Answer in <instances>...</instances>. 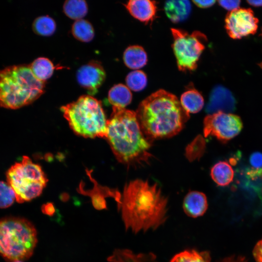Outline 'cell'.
<instances>
[{
  "label": "cell",
  "mask_w": 262,
  "mask_h": 262,
  "mask_svg": "<svg viewBox=\"0 0 262 262\" xmlns=\"http://www.w3.org/2000/svg\"><path fill=\"white\" fill-rule=\"evenodd\" d=\"M168 198L157 183L135 180L124 187L118 209L126 230L137 233L155 230L167 218Z\"/></svg>",
  "instance_id": "obj_1"
},
{
  "label": "cell",
  "mask_w": 262,
  "mask_h": 262,
  "mask_svg": "<svg viewBox=\"0 0 262 262\" xmlns=\"http://www.w3.org/2000/svg\"><path fill=\"white\" fill-rule=\"evenodd\" d=\"M220 5L223 8L233 11L238 9L239 6L240 0H220L218 1Z\"/></svg>",
  "instance_id": "obj_30"
},
{
  "label": "cell",
  "mask_w": 262,
  "mask_h": 262,
  "mask_svg": "<svg viewBox=\"0 0 262 262\" xmlns=\"http://www.w3.org/2000/svg\"><path fill=\"white\" fill-rule=\"evenodd\" d=\"M193 2L200 8H208L212 6L215 2V0H193Z\"/></svg>",
  "instance_id": "obj_32"
},
{
  "label": "cell",
  "mask_w": 262,
  "mask_h": 262,
  "mask_svg": "<svg viewBox=\"0 0 262 262\" xmlns=\"http://www.w3.org/2000/svg\"><path fill=\"white\" fill-rule=\"evenodd\" d=\"M211 261L210 253L208 251L187 249L175 255L170 262H211Z\"/></svg>",
  "instance_id": "obj_22"
},
{
  "label": "cell",
  "mask_w": 262,
  "mask_h": 262,
  "mask_svg": "<svg viewBox=\"0 0 262 262\" xmlns=\"http://www.w3.org/2000/svg\"><path fill=\"white\" fill-rule=\"evenodd\" d=\"M236 101L231 92L224 87H216L212 92L206 110L208 113L234 111Z\"/></svg>",
  "instance_id": "obj_12"
},
{
  "label": "cell",
  "mask_w": 262,
  "mask_h": 262,
  "mask_svg": "<svg viewBox=\"0 0 262 262\" xmlns=\"http://www.w3.org/2000/svg\"><path fill=\"white\" fill-rule=\"evenodd\" d=\"M76 77L79 84L94 95L104 82L106 74L99 62L92 61L79 68Z\"/></svg>",
  "instance_id": "obj_11"
},
{
  "label": "cell",
  "mask_w": 262,
  "mask_h": 262,
  "mask_svg": "<svg viewBox=\"0 0 262 262\" xmlns=\"http://www.w3.org/2000/svg\"><path fill=\"white\" fill-rule=\"evenodd\" d=\"M258 23V20L251 9H237L227 15L225 28L230 37L240 39L255 33Z\"/></svg>",
  "instance_id": "obj_10"
},
{
  "label": "cell",
  "mask_w": 262,
  "mask_h": 262,
  "mask_svg": "<svg viewBox=\"0 0 262 262\" xmlns=\"http://www.w3.org/2000/svg\"><path fill=\"white\" fill-rule=\"evenodd\" d=\"M247 2L253 6H262V0H247Z\"/></svg>",
  "instance_id": "obj_35"
},
{
  "label": "cell",
  "mask_w": 262,
  "mask_h": 262,
  "mask_svg": "<svg viewBox=\"0 0 262 262\" xmlns=\"http://www.w3.org/2000/svg\"><path fill=\"white\" fill-rule=\"evenodd\" d=\"M72 33L77 40L83 42L91 41L94 36V31L91 23L83 19L76 20L72 26Z\"/></svg>",
  "instance_id": "obj_23"
},
{
  "label": "cell",
  "mask_w": 262,
  "mask_h": 262,
  "mask_svg": "<svg viewBox=\"0 0 262 262\" xmlns=\"http://www.w3.org/2000/svg\"><path fill=\"white\" fill-rule=\"evenodd\" d=\"M220 262H247V261L243 256H234L226 258Z\"/></svg>",
  "instance_id": "obj_34"
},
{
  "label": "cell",
  "mask_w": 262,
  "mask_h": 262,
  "mask_svg": "<svg viewBox=\"0 0 262 262\" xmlns=\"http://www.w3.org/2000/svg\"><path fill=\"white\" fill-rule=\"evenodd\" d=\"M37 242L35 228L27 219L15 217L0 219V255L6 260L28 259Z\"/></svg>",
  "instance_id": "obj_6"
},
{
  "label": "cell",
  "mask_w": 262,
  "mask_h": 262,
  "mask_svg": "<svg viewBox=\"0 0 262 262\" xmlns=\"http://www.w3.org/2000/svg\"><path fill=\"white\" fill-rule=\"evenodd\" d=\"M211 176L217 185L225 186L232 181L234 178V171L228 163L220 161L211 168Z\"/></svg>",
  "instance_id": "obj_18"
},
{
  "label": "cell",
  "mask_w": 262,
  "mask_h": 262,
  "mask_svg": "<svg viewBox=\"0 0 262 262\" xmlns=\"http://www.w3.org/2000/svg\"><path fill=\"white\" fill-rule=\"evenodd\" d=\"M243 123L241 118L235 115L218 112L207 115L204 120V135L215 137L225 142L241 131Z\"/></svg>",
  "instance_id": "obj_9"
},
{
  "label": "cell",
  "mask_w": 262,
  "mask_h": 262,
  "mask_svg": "<svg viewBox=\"0 0 262 262\" xmlns=\"http://www.w3.org/2000/svg\"><path fill=\"white\" fill-rule=\"evenodd\" d=\"M44 87L29 66L6 67L0 70V107L16 109L29 105L43 94Z\"/></svg>",
  "instance_id": "obj_4"
},
{
  "label": "cell",
  "mask_w": 262,
  "mask_h": 262,
  "mask_svg": "<svg viewBox=\"0 0 262 262\" xmlns=\"http://www.w3.org/2000/svg\"><path fill=\"white\" fill-rule=\"evenodd\" d=\"M251 165L256 169L262 168V153L256 152L252 154L249 159Z\"/></svg>",
  "instance_id": "obj_29"
},
{
  "label": "cell",
  "mask_w": 262,
  "mask_h": 262,
  "mask_svg": "<svg viewBox=\"0 0 262 262\" xmlns=\"http://www.w3.org/2000/svg\"><path fill=\"white\" fill-rule=\"evenodd\" d=\"M165 14L174 23L186 19L189 16L191 5L188 0H168L164 4Z\"/></svg>",
  "instance_id": "obj_15"
},
{
  "label": "cell",
  "mask_w": 262,
  "mask_h": 262,
  "mask_svg": "<svg viewBox=\"0 0 262 262\" xmlns=\"http://www.w3.org/2000/svg\"><path fill=\"white\" fill-rule=\"evenodd\" d=\"M63 10L68 17L77 20L82 19L86 15L88 7L85 0H69L65 2Z\"/></svg>",
  "instance_id": "obj_24"
},
{
  "label": "cell",
  "mask_w": 262,
  "mask_h": 262,
  "mask_svg": "<svg viewBox=\"0 0 262 262\" xmlns=\"http://www.w3.org/2000/svg\"><path fill=\"white\" fill-rule=\"evenodd\" d=\"M13 262H23L22 261H16Z\"/></svg>",
  "instance_id": "obj_36"
},
{
  "label": "cell",
  "mask_w": 262,
  "mask_h": 262,
  "mask_svg": "<svg viewBox=\"0 0 262 262\" xmlns=\"http://www.w3.org/2000/svg\"><path fill=\"white\" fill-rule=\"evenodd\" d=\"M205 148V141L201 136L197 137L186 148V156L193 161L200 157Z\"/></svg>",
  "instance_id": "obj_28"
},
{
  "label": "cell",
  "mask_w": 262,
  "mask_h": 262,
  "mask_svg": "<svg viewBox=\"0 0 262 262\" xmlns=\"http://www.w3.org/2000/svg\"><path fill=\"white\" fill-rule=\"evenodd\" d=\"M126 66L132 69H138L144 66L147 61V55L144 49L139 46H130L123 54Z\"/></svg>",
  "instance_id": "obj_17"
},
{
  "label": "cell",
  "mask_w": 262,
  "mask_h": 262,
  "mask_svg": "<svg viewBox=\"0 0 262 262\" xmlns=\"http://www.w3.org/2000/svg\"><path fill=\"white\" fill-rule=\"evenodd\" d=\"M110 262H158L156 256L153 253L136 254L127 249H115L108 258Z\"/></svg>",
  "instance_id": "obj_16"
},
{
  "label": "cell",
  "mask_w": 262,
  "mask_h": 262,
  "mask_svg": "<svg viewBox=\"0 0 262 262\" xmlns=\"http://www.w3.org/2000/svg\"><path fill=\"white\" fill-rule=\"evenodd\" d=\"M136 114L142 131L149 140L176 135L190 116L176 96L162 89L143 100Z\"/></svg>",
  "instance_id": "obj_3"
},
{
  "label": "cell",
  "mask_w": 262,
  "mask_h": 262,
  "mask_svg": "<svg viewBox=\"0 0 262 262\" xmlns=\"http://www.w3.org/2000/svg\"><path fill=\"white\" fill-rule=\"evenodd\" d=\"M180 102L183 109L189 114L198 113L204 106L203 97L194 88L184 92L181 96Z\"/></svg>",
  "instance_id": "obj_20"
},
{
  "label": "cell",
  "mask_w": 262,
  "mask_h": 262,
  "mask_svg": "<svg viewBox=\"0 0 262 262\" xmlns=\"http://www.w3.org/2000/svg\"><path fill=\"white\" fill-rule=\"evenodd\" d=\"M43 212L49 215H52L55 212L53 205L51 203H48L42 207Z\"/></svg>",
  "instance_id": "obj_33"
},
{
  "label": "cell",
  "mask_w": 262,
  "mask_h": 262,
  "mask_svg": "<svg viewBox=\"0 0 262 262\" xmlns=\"http://www.w3.org/2000/svg\"><path fill=\"white\" fill-rule=\"evenodd\" d=\"M7 182L13 189L18 203L38 196L48 180L41 167L27 156L12 165L6 173Z\"/></svg>",
  "instance_id": "obj_7"
},
{
  "label": "cell",
  "mask_w": 262,
  "mask_h": 262,
  "mask_svg": "<svg viewBox=\"0 0 262 262\" xmlns=\"http://www.w3.org/2000/svg\"><path fill=\"white\" fill-rule=\"evenodd\" d=\"M72 130L85 138L107 137V119L101 102L90 95H83L61 107Z\"/></svg>",
  "instance_id": "obj_5"
},
{
  "label": "cell",
  "mask_w": 262,
  "mask_h": 262,
  "mask_svg": "<svg viewBox=\"0 0 262 262\" xmlns=\"http://www.w3.org/2000/svg\"><path fill=\"white\" fill-rule=\"evenodd\" d=\"M131 99L132 94L130 89L122 84L114 85L108 93V100L114 107L125 108Z\"/></svg>",
  "instance_id": "obj_19"
},
{
  "label": "cell",
  "mask_w": 262,
  "mask_h": 262,
  "mask_svg": "<svg viewBox=\"0 0 262 262\" xmlns=\"http://www.w3.org/2000/svg\"><path fill=\"white\" fill-rule=\"evenodd\" d=\"M16 199L15 194L7 182L0 181V208L11 206Z\"/></svg>",
  "instance_id": "obj_27"
},
{
  "label": "cell",
  "mask_w": 262,
  "mask_h": 262,
  "mask_svg": "<svg viewBox=\"0 0 262 262\" xmlns=\"http://www.w3.org/2000/svg\"><path fill=\"white\" fill-rule=\"evenodd\" d=\"M171 31L174 38L173 51L179 69L182 71L195 70L205 48V35L198 31L189 33L177 29L173 28Z\"/></svg>",
  "instance_id": "obj_8"
},
{
  "label": "cell",
  "mask_w": 262,
  "mask_h": 262,
  "mask_svg": "<svg viewBox=\"0 0 262 262\" xmlns=\"http://www.w3.org/2000/svg\"><path fill=\"white\" fill-rule=\"evenodd\" d=\"M56 28L55 21L48 16L38 17L33 24V32L36 34L42 36H48L53 34Z\"/></svg>",
  "instance_id": "obj_25"
},
{
  "label": "cell",
  "mask_w": 262,
  "mask_h": 262,
  "mask_svg": "<svg viewBox=\"0 0 262 262\" xmlns=\"http://www.w3.org/2000/svg\"><path fill=\"white\" fill-rule=\"evenodd\" d=\"M29 66L34 76L43 82L52 76L54 70L51 61L45 57L36 59Z\"/></svg>",
  "instance_id": "obj_21"
},
{
  "label": "cell",
  "mask_w": 262,
  "mask_h": 262,
  "mask_svg": "<svg viewBox=\"0 0 262 262\" xmlns=\"http://www.w3.org/2000/svg\"><path fill=\"white\" fill-rule=\"evenodd\" d=\"M185 213L189 217L197 218L202 216L208 208V201L204 194L190 191L184 197L182 204Z\"/></svg>",
  "instance_id": "obj_13"
},
{
  "label": "cell",
  "mask_w": 262,
  "mask_h": 262,
  "mask_svg": "<svg viewBox=\"0 0 262 262\" xmlns=\"http://www.w3.org/2000/svg\"><path fill=\"white\" fill-rule=\"evenodd\" d=\"M126 7L132 16L147 23L153 20L157 10L156 2L149 0H131Z\"/></svg>",
  "instance_id": "obj_14"
},
{
  "label": "cell",
  "mask_w": 262,
  "mask_h": 262,
  "mask_svg": "<svg viewBox=\"0 0 262 262\" xmlns=\"http://www.w3.org/2000/svg\"><path fill=\"white\" fill-rule=\"evenodd\" d=\"M253 254L256 262H262V238L254 246Z\"/></svg>",
  "instance_id": "obj_31"
},
{
  "label": "cell",
  "mask_w": 262,
  "mask_h": 262,
  "mask_svg": "<svg viewBox=\"0 0 262 262\" xmlns=\"http://www.w3.org/2000/svg\"><path fill=\"white\" fill-rule=\"evenodd\" d=\"M111 149L118 162L128 165L148 163L150 140L145 136L136 112L113 106L107 120V137Z\"/></svg>",
  "instance_id": "obj_2"
},
{
  "label": "cell",
  "mask_w": 262,
  "mask_h": 262,
  "mask_svg": "<svg viewBox=\"0 0 262 262\" xmlns=\"http://www.w3.org/2000/svg\"><path fill=\"white\" fill-rule=\"evenodd\" d=\"M127 87L134 91L143 90L147 84V78L145 73L141 70H134L130 72L126 77Z\"/></svg>",
  "instance_id": "obj_26"
}]
</instances>
